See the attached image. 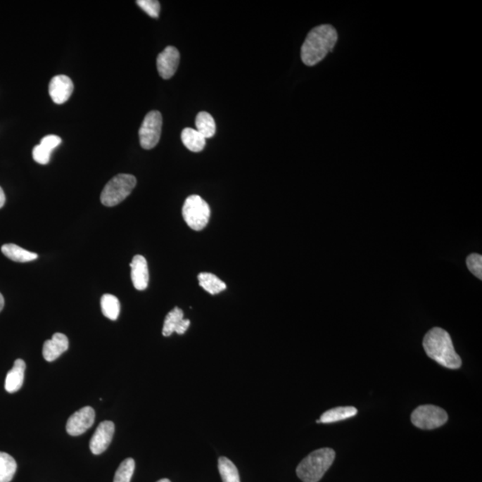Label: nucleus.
I'll use <instances>...</instances> for the list:
<instances>
[{"label":"nucleus","mask_w":482,"mask_h":482,"mask_svg":"<svg viewBox=\"0 0 482 482\" xmlns=\"http://www.w3.org/2000/svg\"><path fill=\"white\" fill-rule=\"evenodd\" d=\"M115 434V424L110 421H102L89 441L92 454L101 455L108 450Z\"/></svg>","instance_id":"obj_9"},{"label":"nucleus","mask_w":482,"mask_h":482,"mask_svg":"<svg viewBox=\"0 0 482 482\" xmlns=\"http://www.w3.org/2000/svg\"><path fill=\"white\" fill-rule=\"evenodd\" d=\"M6 203V196L4 191H3L2 188L0 187V208H2L4 207Z\"/></svg>","instance_id":"obj_29"},{"label":"nucleus","mask_w":482,"mask_h":482,"mask_svg":"<svg viewBox=\"0 0 482 482\" xmlns=\"http://www.w3.org/2000/svg\"><path fill=\"white\" fill-rule=\"evenodd\" d=\"M1 251L6 258L15 262H27L34 261L38 258V255L36 253L25 250V249L15 244L2 246Z\"/></svg>","instance_id":"obj_17"},{"label":"nucleus","mask_w":482,"mask_h":482,"mask_svg":"<svg viewBox=\"0 0 482 482\" xmlns=\"http://www.w3.org/2000/svg\"><path fill=\"white\" fill-rule=\"evenodd\" d=\"M62 143L61 138L56 135H48L42 139L39 145H42L43 148H45L46 151L52 152L56 148H58Z\"/></svg>","instance_id":"obj_28"},{"label":"nucleus","mask_w":482,"mask_h":482,"mask_svg":"<svg viewBox=\"0 0 482 482\" xmlns=\"http://www.w3.org/2000/svg\"><path fill=\"white\" fill-rule=\"evenodd\" d=\"M74 83L68 76L61 75L53 77L49 86V95L56 104H64L74 91Z\"/></svg>","instance_id":"obj_11"},{"label":"nucleus","mask_w":482,"mask_h":482,"mask_svg":"<svg viewBox=\"0 0 482 482\" xmlns=\"http://www.w3.org/2000/svg\"><path fill=\"white\" fill-rule=\"evenodd\" d=\"M129 267L132 269V281L135 288L138 291H144L148 288L149 281L147 260L141 255H135Z\"/></svg>","instance_id":"obj_13"},{"label":"nucleus","mask_w":482,"mask_h":482,"mask_svg":"<svg viewBox=\"0 0 482 482\" xmlns=\"http://www.w3.org/2000/svg\"><path fill=\"white\" fill-rule=\"evenodd\" d=\"M469 271L481 280L482 279V257L478 254H471L467 259Z\"/></svg>","instance_id":"obj_26"},{"label":"nucleus","mask_w":482,"mask_h":482,"mask_svg":"<svg viewBox=\"0 0 482 482\" xmlns=\"http://www.w3.org/2000/svg\"><path fill=\"white\" fill-rule=\"evenodd\" d=\"M184 312L179 307H175L168 312L164 322V328H163V335L165 337H169L174 332L182 335L187 331L191 325V321L184 319Z\"/></svg>","instance_id":"obj_12"},{"label":"nucleus","mask_w":482,"mask_h":482,"mask_svg":"<svg viewBox=\"0 0 482 482\" xmlns=\"http://www.w3.org/2000/svg\"><path fill=\"white\" fill-rule=\"evenodd\" d=\"M447 412L436 405H420L411 415L412 423L421 430H434L447 423Z\"/></svg>","instance_id":"obj_6"},{"label":"nucleus","mask_w":482,"mask_h":482,"mask_svg":"<svg viewBox=\"0 0 482 482\" xmlns=\"http://www.w3.org/2000/svg\"><path fill=\"white\" fill-rule=\"evenodd\" d=\"M179 63V53L175 46H166L156 60L159 75L163 79H170L177 71Z\"/></svg>","instance_id":"obj_10"},{"label":"nucleus","mask_w":482,"mask_h":482,"mask_svg":"<svg viewBox=\"0 0 482 482\" xmlns=\"http://www.w3.org/2000/svg\"><path fill=\"white\" fill-rule=\"evenodd\" d=\"M210 215L208 203L199 196L191 195L186 199L182 208V216L192 230L202 231L207 227Z\"/></svg>","instance_id":"obj_5"},{"label":"nucleus","mask_w":482,"mask_h":482,"mask_svg":"<svg viewBox=\"0 0 482 482\" xmlns=\"http://www.w3.org/2000/svg\"><path fill=\"white\" fill-rule=\"evenodd\" d=\"M18 470V464L11 455L0 452V482H10Z\"/></svg>","instance_id":"obj_21"},{"label":"nucleus","mask_w":482,"mask_h":482,"mask_svg":"<svg viewBox=\"0 0 482 482\" xmlns=\"http://www.w3.org/2000/svg\"><path fill=\"white\" fill-rule=\"evenodd\" d=\"M95 417V411L92 407H85L80 409L68 419L66 431L71 436H80L92 426Z\"/></svg>","instance_id":"obj_8"},{"label":"nucleus","mask_w":482,"mask_h":482,"mask_svg":"<svg viewBox=\"0 0 482 482\" xmlns=\"http://www.w3.org/2000/svg\"><path fill=\"white\" fill-rule=\"evenodd\" d=\"M218 469L222 482H241L237 467L227 457L219 458Z\"/></svg>","instance_id":"obj_22"},{"label":"nucleus","mask_w":482,"mask_h":482,"mask_svg":"<svg viewBox=\"0 0 482 482\" xmlns=\"http://www.w3.org/2000/svg\"><path fill=\"white\" fill-rule=\"evenodd\" d=\"M182 141L186 148L192 152L198 153L204 149L205 139L197 129L185 128L182 132Z\"/></svg>","instance_id":"obj_18"},{"label":"nucleus","mask_w":482,"mask_h":482,"mask_svg":"<svg viewBox=\"0 0 482 482\" xmlns=\"http://www.w3.org/2000/svg\"><path fill=\"white\" fill-rule=\"evenodd\" d=\"M424 348L429 357L448 369L461 367L462 360L455 352L453 342L448 331L441 328L429 331L424 338Z\"/></svg>","instance_id":"obj_2"},{"label":"nucleus","mask_w":482,"mask_h":482,"mask_svg":"<svg viewBox=\"0 0 482 482\" xmlns=\"http://www.w3.org/2000/svg\"><path fill=\"white\" fill-rule=\"evenodd\" d=\"M156 482H171L170 480H168V478H162V480H159L158 481Z\"/></svg>","instance_id":"obj_31"},{"label":"nucleus","mask_w":482,"mask_h":482,"mask_svg":"<svg viewBox=\"0 0 482 482\" xmlns=\"http://www.w3.org/2000/svg\"><path fill=\"white\" fill-rule=\"evenodd\" d=\"M51 152L46 151L42 145L39 144L33 148L32 158L34 159L35 162H37L39 165L49 164V160H51Z\"/></svg>","instance_id":"obj_27"},{"label":"nucleus","mask_w":482,"mask_h":482,"mask_svg":"<svg viewBox=\"0 0 482 482\" xmlns=\"http://www.w3.org/2000/svg\"><path fill=\"white\" fill-rule=\"evenodd\" d=\"M198 278L199 285L211 295L219 294L226 288L224 282L210 272H201Z\"/></svg>","instance_id":"obj_19"},{"label":"nucleus","mask_w":482,"mask_h":482,"mask_svg":"<svg viewBox=\"0 0 482 482\" xmlns=\"http://www.w3.org/2000/svg\"><path fill=\"white\" fill-rule=\"evenodd\" d=\"M338 32L331 25H322L308 33L301 48V59L307 66H314L334 51Z\"/></svg>","instance_id":"obj_1"},{"label":"nucleus","mask_w":482,"mask_h":482,"mask_svg":"<svg viewBox=\"0 0 482 482\" xmlns=\"http://www.w3.org/2000/svg\"><path fill=\"white\" fill-rule=\"evenodd\" d=\"M137 179L132 175H118L110 179L101 193V201L106 207H115L134 191Z\"/></svg>","instance_id":"obj_4"},{"label":"nucleus","mask_w":482,"mask_h":482,"mask_svg":"<svg viewBox=\"0 0 482 482\" xmlns=\"http://www.w3.org/2000/svg\"><path fill=\"white\" fill-rule=\"evenodd\" d=\"M101 309L106 318L115 321L120 315V302L114 295L105 294L101 298Z\"/></svg>","instance_id":"obj_23"},{"label":"nucleus","mask_w":482,"mask_h":482,"mask_svg":"<svg viewBox=\"0 0 482 482\" xmlns=\"http://www.w3.org/2000/svg\"><path fill=\"white\" fill-rule=\"evenodd\" d=\"M134 470L135 461L132 458H127L122 461L115 471L114 482H131Z\"/></svg>","instance_id":"obj_24"},{"label":"nucleus","mask_w":482,"mask_h":482,"mask_svg":"<svg viewBox=\"0 0 482 482\" xmlns=\"http://www.w3.org/2000/svg\"><path fill=\"white\" fill-rule=\"evenodd\" d=\"M68 348V338L65 334L58 332L52 336L51 340L46 341L43 345V357L48 362L55 361L60 355L65 353Z\"/></svg>","instance_id":"obj_14"},{"label":"nucleus","mask_w":482,"mask_h":482,"mask_svg":"<svg viewBox=\"0 0 482 482\" xmlns=\"http://www.w3.org/2000/svg\"><path fill=\"white\" fill-rule=\"evenodd\" d=\"M163 118L160 112L151 111L145 116L139 128V142L144 149L154 148L161 137Z\"/></svg>","instance_id":"obj_7"},{"label":"nucleus","mask_w":482,"mask_h":482,"mask_svg":"<svg viewBox=\"0 0 482 482\" xmlns=\"http://www.w3.org/2000/svg\"><path fill=\"white\" fill-rule=\"evenodd\" d=\"M138 6L152 18H158L160 13V3L158 0H138Z\"/></svg>","instance_id":"obj_25"},{"label":"nucleus","mask_w":482,"mask_h":482,"mask_svg":"<svg viewBox=\"0 0 482 482\" xmlns=\"http://www.w3.org/2000/svg\"><path fill=\"white\" fill-rule=\"evenodd\" d=\"M196 129L205 139L214 137L216 126L213 116L207 112L198 113L196 118Z\"/></svg>","instance_id":"obj_20"},{"label":"nucleus","mask_w":482,"mask_h":482,"mask_svg":"<svg viewBox=\"0 0 482 482\" xmlns=\"http://www.w3.org/2000/svg\"><path fill=\"white\" fill-rule=\"evenodd\" d=\"M26 364L22 359L15 360L14 367L8 372L5 381V388L8 393H15L22 388L25 381Z\"/></svg>","instance_id":"obj_15"},{"label":"nucleus","mask_w":482,"mask_h":482,"mask_svg":"<svg viewBox=\"0 0 482 482\" xmlns=\"http://www.w3.org/2000/svg\"><path fill=\"white\" fill-rule=\"evenodd\" d=\"M4 305H5L4 297H3L2 294L0 293V312L2 311L3 308H4Z\"/></svg>","instance_id":"obj_30"},{"label":"nucleus","mask_w":482,"mask_h":482,"mask_svg":"<svg viewBox=\"0 0 482 482\" xmlns=\"http://www.w3.org/2000/svg\"><path fill=\"white\" fill-rule=\"evenodd\" d=\"M335 457V451L329 448L312 452L298 464V478L303 482H318L331 467Z\"/></svg>","instance_id":"obj_3"},{"label":"nucleus","mask_w":482,"mask_h":482,"mask_svg":"<svg viewBox=\"0 0 482 482\" xmlns=\"http://www.w3.org/2000/svg\"><path fill=\"white\" fill-rule=\"evenodd\" d=\"M357 409L354 407H340L332 408L322 414L317 423L332 424L337 421L347 420L357 415Z\"/></svg>","instance_id":"obj_16"}]
</instances>
